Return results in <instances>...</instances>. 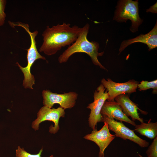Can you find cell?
Wrapping results in <instances>:
<instances>
[{
    "mask_svg": "<svg viewBox=\"0 0 157 157\" xmlns=\"http://www.w3.org/2000/svg\"><path fill=\"white\" fill-rule=\"evenodd\" d=\"M138 155L139 156V157H143L141 155H140V154H138Z\"/></svg>",
    "mask_w": 157,
    "mask_h": 157,
    "instance_id": "obj_20",
    "label": "cell"
},
{
    "mask_svg": "<svg viewBox=\"0 0 157 157\" xmlns=\"http://www.w3.org/2000/svg\"><path fill=\"white\" fill-rule=\"evenodd\" d=\"M146 153L147 157H157V137L149 146Z\"/></svg>",
    "mask_w": 157,
    "mask_h": 157,
    "instance_id": "obj_17",
    "label": "cell"
},
{
    "mask_svg": "<svg viewBox=\"0 0 157 157\" xmlns=\"http://www.w3.org/2000/svg\"><path fill=\"white\" fill-rule=\"evenodd\" d=\"M6 3V0H0V26H3L5 23L6 15L4 10Z\"/></svg>",
    "mask_w": 157,
    "mask_h": 157,
    "instance_id": "obj_18",
    "label": "cell"
},
{
    "mask_svg": "<svg viewBox=\"0 0 157 157\" xmlns=\"http://www.w3.org/2000/svg\"><path fill=\"white\" fill-rule=\"evenodd\" d=\"M12 25L13 27L17 26L23 28L28 33L30 38V46L27 50V65L26 66L23 67L18 62L16 63V64L19 68L24 75V79L23 81V86L25 88L33 89L32 86L35 84V80L33 75L31 72V67L34 62L38 59H40L46 60L44 57L39 53L37 49L35 38L38 34V31L36 30L33 32H31L28 24L20 22H13Z\"/></svg>",
    "mask_w": 157,
    "mask_h": 157,
    "instance_id": "obj_3",
    "label": "cell"
},
{
    "mask_svg": "<svg viewBox=\"0 0 157 157\" xmlns=\"http://www.w3.org/2000/svg\"><path fill=\"white\" fill-rule=\"evenodd\" d=\"M101 122H106L109 130L115 133V137L123 140H129L138 144L141 147H146L149 144V142L138 136L132 130L126 127L122 122H118L102 115Z\"/></svg>",
    "mask_w": 157,
    "mask_h": 157,
    "instance_id": "obj_7",
    "label": "cell"
},
{
    "mask_svg": "<svg viewBox=\"0 0 157 157\" xmlns=\"http://www.w3.org/2000/svg\"><path fill=\"white\" fill-rule=\"evenodd\" d=\"M114 100L120 106L123 112L128 117H130L132 120H137L141 123L144 122L142 118L140 117L138 112L140 110L142 113L146 114L147 112L140 110L137 104L132 101L129 96L126 94H123L116 97Z\"/></svg>",
    "mask_w": 157,
    "mask_h": 157,
    "instance_id": "obj_12",
    "label": "cell"
},
{
    "mask_svg": "<svg viewBox=\"0 0 157 157\" xmlns=\"http://www.w3.org/2000/svg\"><path fill=\"white\" fill-rule=\"evenodd\" d=\"M106 90L103 85L100 84L94 92V101L87 107V108L90 110L88 120L89 125L93 130L96 129L97 123L102 121V115L101 112L104 103L108 97Z\"/></svg>",
    "mask_w": 157,
    "mask_h": 157,
    "instance_id": "obj_5",
    "label": "cell"
},
{
    "mask_svg": "<svg viewBox=\"0 0 157 157\" xmlns=\"http://www.w3.org/2000/svg\"><path fill=\"white\" fill-rule=\"evenodd\" d=\"M134 130L140 135L144 136L151 139L157 137V122H152L149 120L147 123L143 122L136 125Z\"/></svg>",
    "mask_w": 157,
    "mask_h": 157,
    "instance_id": "obj_14",
    "label": "cell"
},
{
    "mask_svg": "<svg viewBox=\"0 0 157 157\" xmlns=\"http://www.w3.org/2000/svg\"><path fill=\"white\" fill-rule=\"evenodd\" d=\"M42 96L44 106L51 108L54 104H58L65 110L72 108L75 106L78 94L74 92L58 94L47 90H43Z\"/></svg>",
    "mask_w": 157,
    "mask_h": 157,
    "instance_id": "obj_8",
    "label": "cell"
},
{
    "mask_svg": "<svg viewBox=\"0 0 157 157\" xmlns=\"http://www.w3.org/2000/svg\"><path fill=\"white\" fill-rule=\"evenodd\" d=\"M65 113V109L60 106L56 108H51L44 106L38 112L37 118L32 122V127L36 131L39 129V124L42 122L51 121L54 123V126H50L49 132L51 133L55 134L59 129V121L60 118L64 117Z\"/></svg>",
    "mask_w": 157,
    "mask_h": 157,
    "instance_id": "obj_6",
    "label": "cell"
},
{
    "mask_svg": "<svg viewBox=\"0 0 157 157\" xmlns=\"http://www.w3.org/2000/svg\"><path fill=\"white\" fill-rule=\"evenodd\" d=\"M101 83L107 92L108 101H114L115 98L120 95L135 92L139 83L138 82L133 79L124 83H118L113 81L109 78L106 80L103 78Z\"/></svg>",
    "mask_w": 157,
    "mask_h": 157,
    "instance_id": "obj_9",
    "label": "cell"
},
{
    "mask_svg": "<svg viewBox=\"0 0 157 157\" xmlns=\"http://www.w3.org/2000/svg\"><path fill=\"white\" fill-rule=\"evenodd\" d=\"M104 125L99 130L96 129L93 130L90 134L86 135L84 138L95 142L99 147V157H104V151L106 149L115 138V135L110 132L108 124L104 122Z\"/></svg>",
    "mask_w": 157,
    "mask_h": 157,
    "instance_id": "obj_10",
    "label": "cell"
},
{
    "mask_svg": "<svg viewBox=\"0 0 157 157\" xmlns=\"http://www.w3.org/2000/svg\"><path fill=\"white\" fill-rule=\"evenodd\" d=\"M90 28V25L87 23L83 27L77 39L70 46L68 47L59 57L58 61L60 63H66L73 54L77 53H86L91 58L93 64L99 66L101 68L107 69L99 61L98 57L102 56L104 52H99V44L96 41H89L87 38Z\"/></svg>",
    "mask_w": 157,
    "mask_h": 157,
    "instance_id": "obj_2",
    "label": "cell"
},
{
    "mask_svg": "<svg viewBox=\"0 0 157 157\" xmlns=\"http://www.w3.org/2000/svg\"><path fill=\"white\" fill-rule=\"evenodd\" d=\"M147 12H151L153 13H157V3L149 8L147 9Z\"/></svg>",
    "mask_w": 157,
    "mask_h": 157,
    "instance_id": "obj_19",
    "label": "cell"
},
{
    "mask_svg": "<svg viewBox=\"0 0 157 157\" xmlns=\"http://www.w3.org/2000/svg\"><path fill=\"white\" fill-rule=\"evenodd\" d=\"M101 113L102 115L108 118L124 122L133 126L136 125L135 122L128 117L123 112L119 104L116 101H106L101 109Z\"/></svg>",
    "mask_w": 157,
    "mask_h": 157,
    "instance_id": "obj_11",
    "label": "cell"
},
{
    "mask_svg": "<svg viewBox=\"0 0 157 157\" xmlns=\"http://www.w3.org/2000/svg\"><path fill=\"white\" fill-rule=\"evenodd\" d=\"M137 42H140L147 44L149 51L157 47V22L153 28L148 33L145 34H141L134 38L123 41L119 49V53L129 45Z\"/></svg>",
    "mask_w": 157,
    "mask_h": 157,
    "instance_id": "obj_13",
    "label": "cell"
},
{
    "mask_svg": "<svg viewBox=\"0 0 157 157\" xmlns=\"http://www.w3.org/2000/svg\"><path fill=\"white\" fill-rule=\"evenodd\" d=\"M137 88L140 91L152 88L153 89L152 93L154 94H157V80L156 79L150 81H142L138 85Z\"/></svg>",
    "mask_w": 157,
    "mask_h": 157,
    "instance_id": "obj_15",
    "label": "cell"
},
{
    "mask_svg": "<svg viewBox=\"0 0 157 157\" xmlns=\"http://www.w3.org/2000/svg\"><path fill=\"white\" fill-rule=\"evenodd\" d=\"M138 1L122 0L119 1L116 6L113 19L119 22H125L128 20L131 21L130 30L135 32L142 23L139 14Z\"/></svg>",
    "mask_w": 157,
    "mask_h": 157,
    "instance_id": "obj_4",
    "label": "cell"
},
{
    "mask_svg": "<svg viewBox=\"0 0 157 157\" xmlns=\"http://www.w3.org/2000/svg\"><path fill=\"white\" fill-rule=\"evenodd\" d=\"M81 30V28L77 25L72 26L70 24L66 22L51 27L47 26L42 34L43 42L40 52L48 56L55 54L63 47L74 43Z\"/></svg>",
    "mask_w": 157,
    "mask_h": 157,
    "instance_id": "obj_1",
    "label": "cell"
},
{
    "mask_svg": "<svg viewBox=\"0 0 157 157\" xmlns=\"http://www.w3.org/2000/svg\"><path fill=\"white\" fill-rule=\"evenodd\" d=\"M43 151L42 148L40 151L39 152L36 154H32L26 151L24 148H21L20 146H18L17 149L16 150V157H42L41 155ZM48 157H53L52 155Z\"/></svg>",
    "mask_w": 157,
    "mask_h": 157,
    "instance_id": "obj_16",
    "label": "cell"
}]
</instances>
